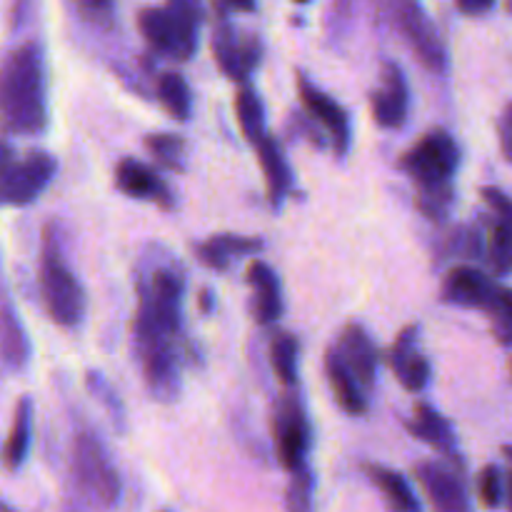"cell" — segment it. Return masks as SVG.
Returning <instances> with one entry per match:
<instances>
[{
	"label": "cell",
	"instance_id": "obj_23",
	"mask_svg": "<svg viewBox=\"0 0 512 512\" xmlns=\"http://www.w3.org/2000/svg\"><path fill=\"white\" fill-rule=\"evenodd\" d=\"M325 373H328V383L330 388H333L335 400H338V405L345 413H368V395H365V388L358 383V378L350 373V368L343 363L338 350H328V355H325Z\"/></svg>",
	"mask_w": 512,
	"mask_h": 512
},
{
	"label": "cell",
	"instance_id": "obj_16",
	"mask_svg": "<svg viewBox=\"0 0 512 512\" xmlns=\"http://www.w3.org/2000/svg\"><path fill=\"white\" fill-rule=\"evenodd\" d=\"M115 188L123 195L145 203H155L160 208H173V193L160 173L138 158H123L115 168Z\"/></svg>",
	"mask_w": 512,
	"mask_h": 512
},
{
	"label": "cell",
	"instance_id": "obj_32",
	"mask_svg": "<svg viewBox=\"0 0 512 512\" xmlns=\"http://www.w3.org/2000/svg\"><path fill=\"white\" fill-rule=\"evenodd\" d=\"M455 203V193H453V185H445V188H433V190H420L418 193V208L423 210L425 218L440 220L448 218V213L453 210Z\"/></svg>",
	"mask_w": 512,
	"mask_h": 512
},
{
	"label": "cell",
	"instance_id": "obj_6",
	"mask_svg": "<svg viewBox=\"0 0 512 512\" xmlns=\"http://www.w3.org/2000/svg\"><path fill=\"white\" fill-rule=\"evenodd\" d=\"M138 28L150 50L175 60H190L198 50L200 3L168 0L165 8H143Z\"/></svg>",
	"mask_w": 512,
	"mask_h": 512
},
{
	"label": "cell",
	"instance_id": "obj_5",
	"mask_svg": "<svg viewBox=\"0 0 512 512\" xmlns=\"http://www.w3.org/2000/svg\"><path fill=\"white\" fill-rule=\"evenodd\" d=\"M440 298L458 308H480L493 318L495 335L508 348L512 330V295L505 285L495 283L490 275L473 265H455L443 280Z\"/></svg>",
	"mask_w": 512,
	"mask_h": 512
},
{
	"label": "cell",
	"instance_id": "obj_40",
	"mask_svg": "<svg viewBox=\"0 0 512 512\" xmlns=\"http://www.w3.org/2000/svg\"><path fill=\"white\" fill-rule=\"evenodd\" d=\"M258 8L255 0H218L220 15H225V10H240V13H253Z\"/></svg>",
	"mask_w": 512,
	"mask_h": 512
},
{
	"label": "cell",
	"instance_id": "obj_38",
	"mask_svg": "<svg viewBox=\"0 0 512 512\" xmlns=\"http://www.w3.org/2000/svg\"><path fill=\"white\" fill-rule=\"evenodd\" d=\"M510 123H512V108L505 105L503 115L498 120V133H500V148H503V158H510Z\"/></svg>",
	"mask_w": 512,
	"mask_h": 512
},
{
	"label": "cell",
	"instance_id": "obj_12",
	"mask_svg": "<svg viewBox=\"0 0 512 512\" xmlns=\"http://www.w3.org/2000/svg\"><path fill=\"white\" fill-rule=\"evenodd\" d=\"M295 83H298V95L305 113H308L315 123L323 125L325 133H328L330 138V145H333V150L340 158L348 155L350 143H353V125H350L348 110H345L338 100L330 98L328 93H323V90H320L305 73L295 75Z\"/></svg>",
	"mask_w": 512,
	"mask_h": 512
},
{
	"label": "cell",
	"instance_id": "obj_37",
	"mask_svg": "<svg viewBox=\"0 0 512 512\" xmlns=\"http://www.w3.org/2000/svg\"><path fill=\"white\" fill-rule=\"evenodd\" d=\"M483 198L485 203L493 208V213L498 215V218H510V200L508 195L503 193L500 188H483Z\"/></svg>",
	"mask_w": 512,
	"mask_h": 512
},
{
	"label": "cell",
	"instance_id": "obj_7",
	"mask_svg": "<svg viewBox=\"0 0 512 512\" xmlns=\"http://www.w3.org/2000/svg\"><path fill=\"white\" fill-rule=\"evenodd\" d=\"M400 170L418 185V190H433L453 185L460 168V148L445 128H433L400 158Z\"/></svg>",
	"mask_w": 512,
	"mask_h": 512
},
{
	"label": "cell",
	"instance_id": "obj_1",
	"mask_svg": "<svg viewBox=\"0 0 512 512\" xmlns=\"http://www.w3.org/2000/svg\"><path fill=\"white\" fill-rule=\"evenodd\" d=\"M185 273L180 265H158L138 285L133 350L143 368L148 393L170 403L180 393L178 338L183 330Z\"/></svg>",
	"mask_w": 512,
	"mask_h": 512
},
{
	"label": "cell",
	"instance_id": "obj_26",
	"mask_svg": "<svg viewBox=\"0 0 512 512\" xmlns=\"http://www.w3.org/2000/svg\"><path fill=\"white\" fill-rule=\"evenodd\" d=\"M368 475H370V480L378 485L380 493L385 495V500H388L395 510L418 512L420 508H423V503L418 500V495L413 493L410 483L398 473V470L380 468V465H370Z\"/></svg>",
	"mask_w": 512,
	"mask_h": 512
},
{
	"label": "cell",
	"instance_id": "obj_21",
	"mask_svg": "<svg viewBox=\"0 0 512 512\" xmlns=\"http://www.w3.org/2000/svg\"><path fill=\"white\" fill-rule=\"evenodd\" d=\"M255 148H258V163L260 170H263L265 190H268V203L273 208H280L288 200V195L293 193V168H290L278 140L270 138V135L260 138Z\"/></svg>",
	"mask_w": 512,
	"mask_h": 512
},
{
	"label": "cell",
	"instance_id": "obj_15",
	"mask_svg": "<svg viewBox=\"0 0 512 512\" xmlns=\"http://www.w3.org/2000/svg\"><path fill=\"white\" fill-rule=\"evenodd\" d=\"M415 480L423 488V493L428 495L430 505L440 512H468L470 510V498L465 493L463 483L458 480V475L453 473L445 465L433 463V460H423V463L415 465L413 470Z\"/></svg>",
	"mask_w": 512,
	"mask_h": 512
},
{
	"label": "cell",
	"instance_id": "obj_34",
	"mask_svg": "<svg viewBox=\"0 0 512 512\" xmlns=\"http://www.w3.org/2000/svg\"><path fill=\"white\" fill-rule=\"evenodd\" d=\"M478 495L480 503H483L485 508L495 510L503 505V473H500L498 465H488V468L480 473Z\"/></svg>",
	"mask_w": 512,
	"mask_h": 512
},
{
	"label": "cell",
	"instance_id": "obj_28",
	"mask_svg": "<svg viewBox=\"0 0 512 512\" xmlns=\"http://www.w3.org/2000/svg\"><path fill=\"white\" fill-rule=\"evenodd\" d=\"M298 360H300V343L295 335L280 333L270 343V363H273L275 375L285 388L298 385Z\"/></svg>",
	"mask_w": 512,
	"mask_h": 512
},
{
	"label": "cell",
	"instance_id": "obj_10",
	"mask_svg": "<svg viewBox=\"0 0 512 512\" xmlns=\"http://www.w3.org/2000/svg\"><path fill=\"white\" fill-rule=\"evenodd\" d=\"M273 435H275V453H278L280 465L285 470H298L308 463V450L313 443V428L305 415L303 400L295 393H288L280 400L278 410L273 415Z\"/></svg>",
	"mask_w": 512,
	"mask_h": 512
},
{
	"label": "cell",
	"instance_id": "obj_25",
	"mask_svg": "<svg viewBox=\"0 0 512 512\" xmlns=\"http://www.w3.org/2000/svg\"><path fill=\"white\" fill-rule=\"evenodd\" d=\"M155 95H158V103L163 105L165 113L178 123H185L193 113V90L180 73L170 70V73L160 75Z\"/></svg>",
	"mask_w": 512,
	"mask_h": 512
},
{
	"label": "cell",
	"instance_id": "obj_42",
	"mask_svg": "<svg viewBox=\"0 0 512 512\" xmlns=\"http://www.w3.org/2000/svg\"><path fill=\"white\" fill-rule=\"evenodd\" d=\"M293 3H298V5H308V3H313V0H293Z\"/></svg>",
	"mask_w": 512,
	"mask_h": 512
},
{
	"label": "cell",
	"instance_id": "obj_31",
	"mask_svg": "<svg viewBox=\"0 0 512 512\" xmlns=\"http://www.w3.org/2000/svg\"><path fill=\"white\" fill-rule=\"evenodd\" d=\"M488 263L498 278H505L510 270V218H498L490 228Z\"/></svg>",
	"mask_w": 512,
	"mask_h": 512
},
{
	"label": "cell",
	"instance_id": "obj_4",
	"mask_svg": "<svg viewBox=\"0 0 512 512\" xmlns=\"http://www.w3.org/2000/svg\"><path fill=\"white\" fill-rule=\"evenodd\" d=\"M70 478L75 495L83 498V505L110 510L120 503L123 483L105 450L103 440L90 430H80L70 450Z\"/></svg>",
	"mask_w": 512,
	"mask_h": 512
},
{
	"label": "cell",
	"instance_id": "obj_35",
	"mask_svg": "<svg viewBox=\"0 0 512 512\" xmlns=\"http://www.w3.org/2000/svg\"><path fill=\"white\" fill-rule=\"evenodd\" d=\"M455 255H465V258H478L483 253V238L478 235L475 228H460L455 233L453 243H450Z\"/></svg>",
	"mask_w": 512,
	"mask_h": 512
},
{
	"label": "cell",
	"instance_id": "obj_3",
	"mask_svg": "<svg viewBox=\"0 0 512 512\" xmlns=\"http://www.w3.org/2000/svg\"><path fill=\"white\" fill-rule=\"evenodd\" d=\"M38 283L40 298H43L50 320L60 328L80 325L85 308H88V298H85L83 285L65 260L63 240H60V230L55 223H48L43 230Z\"/></svg>",
	"mask_w": 512,
	"mask_h": 512
},
{
	"label": "cell",
	"instance_id": "obj_39",
	"mask_svg": "<svg viewBox=\"0 0 512 512\" xmlns=\"http://www.w3.org/2000/svg\"><path fill=\"white\" fill-rule=\"evenodd\" d=\"M465 15H485L495 8V0H455Z\"/></svg>",
	"mask_w": 512,
	"mask_h": 512
},
{
	"label": "cell",
	"instance_id": "obj_8",
	"mask_svg": "<svg viewBox=\"0 0 512 512\" xmlns=\"http://www.w3.org/2000/svg\"><path fill=\"white\" fill-rule=\"evenodd\" d=\"M385 8H388L390 25L413 50L418 63L435 75L448 73V48L420 0H385Z\"/></svg>",
	"mask_w": 512,
	"mask_h": 512
},
{
	"label": "cell",
	"instance_id": "obj_17",
	"mask_svg": "<svg viewBox=\"0 0 512 512\" xmlns=\"http://www.w3.org/2000/svg\"><path fill=\"white\" fill-rule=\"evenodd\" d=\"M335 350L350 368V373L358 378V383L365 390L373 388L375 375H378V348H375L368 330L358 323H350L340 335V343Z\"/></svg>",
	"mask_w": 512,
	"mask_h": 512
},
{
	"label": "cell",
	"instance_id": "obj_30",
	"mask_svg": "<svg viewBox=\"0 0 512 512\" xmlns=\"http://www.w3.org/2000/svg\"><path fill=\"white\" fill-rule=\"evenodd\" d=\"M85 388H88V393L93 395L100 405H103L105 413H108L110 420L115 423V428L123 433L125 430V405H123V400L118 398V393L113 390V385H110L108 380L98 373V370H88V373H85Z\"/></svg>",
	"mask_w": 512,
	"mask_h": 512
},
{
	"label": "cell",
	"instance_id": "obj_20",
	"mask_svg": "<svg viewBox=\"0 0 512 512\" xmlns=\"http://www.w3.org/2000/svg\"><path fill=\"white\" fill-rule=\"evenodd\" d=\"M30 340L18 318L8 290L0 283V363L8 370H23L30 363Z\"/></svg>",
	"mask_w": 512,
	"mask_h": 512
},
{
	"label": "cell",
	"instance_id": "obj_27",
	"mask_svg": "<svg viewBox=\"0 0 512 512\" xmlns=\"http://www.w3.org/2000/svg\"><path fill=\"white\" fill-rule=\"evenodd\" d=\"M235 115H238L240 133L250 145L265 138V105L253 88L243 85L240 93L235 95Z\"/></svg>",
	"mask_w": 512,
	"mask_h": 512
},
{
	"label": "cell",
	"instance_id": "obj_33",
	"mask_svg": "<svg viewBox=\"0 0 512 512\" xmlns=\"http://www.w3.org/2000/svg\"><path fill=\"white\" fill-rule=\"evenodd\" d=\"M288 510H310L313 508V475H310L308 463L303 468L293 470L288 495H285Z\"/></svg>",
	"mask_w": 512,
	"mask_h": 512
},
{
	"label": "cell",
	"instance_id": "obj_11",
	"mask_svg": "<svg viewBox=\"0 0 512 512\" xmlns=\"http://www.w3.org/2000/svg\"><path fill=\"white\" fill-rule=\"evenodd\" d=\"M213 55L218 68L235 83H245L263 58V40L258 35H238L233 23L220 15L213 30Z\"/></svg>",
	"mask_w": 512,
	"mask_h": 512
},
{
	"label": "cell",
	"instance_id": "obj_9",
	"mask_svg": "<svg viewBox=\"0 0 512 512\" xmlns=\"http://www.w3.org/2000/svg\"><path fill=\"white\" fill-rule=\"evenodd\" d=\"M58 163L45 150L25 155L23 160H10L5 168H0V203L25 208L35 203L45 188L53 183Z\"/></svg>",
	"mask_w": 512,
	"mask_h": 512
},
{
	"label": "cell",
	"instance_id": "obj_29",
	"mask_svg": "<svg viewBox=\"0 0 512 512\" xmlns=\"http://www.w3.org/2000/svg\"><path fill=\"white\" fill-rule=\"evenodd\" d=\"M145 150L153 155L155 163L173 173L185 170V140L173 133H153L145 138Z\"/></svg>",
	"mask_w": 512,
	"mask_h": 512
},
{
	"label": "cell",
	"instance_id": "obj_19",
	"mask_svg": "<svg viewBox=\"0 0 512 512\" xmlns=\"http://www.w3.org/2000/svg\"><path fill=\"white\" fill-rule=\"evenodd\" d=\"M408 430L413 438L423 440L425 445L435 448L438 453H443L445 458L453 460V463L463 465V455H460V445H458V435H455L453 425L450 420H445L433 405L420 403L415 408L413 420L408 423Z\"/></svg>",
	"mask_w": 512,
	"mask_h": 512
},
{
	"label": "cell",
	"instance_id": "obj_41",
	"mask_svg": "<svg viewBox=\"0 0 512 512\" xmlns=\"http://www.w3.org/2000/svg\"><path fill=\"white\" fill-rule=\"evenodd\" d=\"M13 158H15L13 148H10V145L5 143V140H0V168H5V165H8Z\"/></svg>",
	"mask_w": 512,
	"mask_h": 512
},
{
	"label": "cell",
	"instance_id": "obj_2",
	"mask_svg": "<svg viewBox=\"0 0 512 512\" xmlns=\"http://www.w3.org/2000/svg\"><path fill=\"white\" fill-rule=\"evenodd\" d=\"M0 123L13 135H43L48 128V65L38 40L10 50L0 65Z\"/></svg>",
	"mask_w": 512,
	"mask_h": 512
},
{
	"label": "cell",
	"instance_id": "obj_22",
	"mask_svg": "<svg viewBox=\"0 0 512 512\" xmlns=\"http://www.w3.org/2000/svg\"><path fill=\"white\" fill-rule=\"evenodd\" d=\"M265 248V243L260 238H248V235H235V233H223L213 235V238L203 240V243L195 245V255L203 265L213 270H228L230 263L243 255L260 253Z\"/></svg>",
	"mask_w": 512,
	"mask_h": 512
},
{
	"label": "cell",
	"instance_id": "obj_36",
	"mask_svg": "<svg viewBox=\"0 0 512 512\" xmlns=\"http://www.w3.org/2000/svg\"><path fill=\"white\" fill-rule=\"evenodd\" d=\"M75 5L90 20H110L115 13L113 0H75Z\"/></svg>",
	"mask_w": 512,
	"mask_h": 512
},
{
	"label": "cell",
	"instance_id": "obj_18",
	"mask_svg": "<svg viewBox=\"0 0 512 512\" xmlns=\"http://www.w3.org/2000/svg\"><path fill=\"white\" fill-rule=\"evenodd\" d=\"M248 283L253 288V318L255 323L268 328L283 318V288H280V278L268 263L263 260H253L248 268Z\"/></svg>",
	"mask_w": 512,
	"mask_h": 512
},
{
	"label": "cell",
	"instance_id": "obj_43",
	"mask_svg": "<svg viewBox=\"0 0 512 512\" xmlns=\"http://www.w3.org/2000/svg\"><path fill=\"white\" fill-rule=\"evenodd\" d=\"M0 510H13V508H10V505H5V503H0Z\"/></svg>",
	"mask_w": 512,
	"mask_h": 512
},
{
	"label": "cell",
	"instance_id": "obj_13",
	"mask_svg": "<svg viewBox=\"0 0 512 512\" xmlns=\"http://www.w3.org/2000/svg\"><path fill=\"white\" fill-rule=\"evenodd\" d=\"M370 110H373L375 123L385 130H398L408 123L410 85L395 60H385L380 68L378 88L370 95Z\"/></svg>",
	"mask_w": 512,
	"mask_h": 512
},
{
	"label": "cell",
	"instance_id": "obj_14",
	"mask_svg": "<svg viewBox=\"0 0 512 512\" xmlns=\"http://www.w3.org/2000/svg\"><path fill=\"white\" fill-rule=\"evenodd\" d=\"M418 338V325H408L388 353V365L393 368L395 378L410 393H423L430 385V378H433V368H430V360L420 353Z\"/></svg>",
	"mask_w": 512,
	"mask_h": 512
},
{
	"label": "cell",
	"instance_id": "obj_24",
	"mask_svg": "<svg viewBox=\"0 0 512 512\" xmlns=\"http://www.w3.org/2000/svg\"><path fill=\"white\" fill-rule=\"evenodd\" d=\"M30 440H33V400L20 398L18 405H15L10 435L8 440H5V450H3L5 468L15 473V470L28 460Z\"/></svg>",
	"mask_w": 512,
	"mask_h": 512
}]
</instances>
